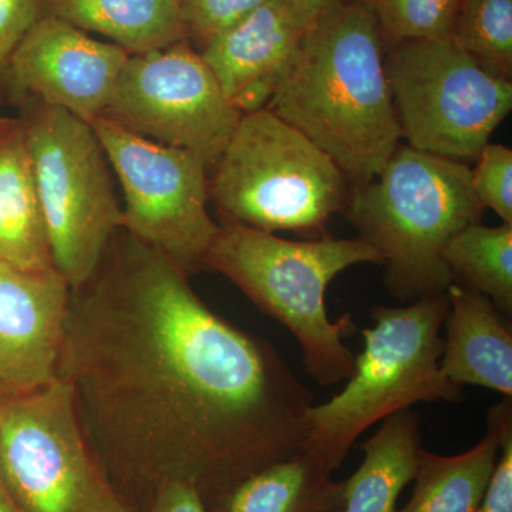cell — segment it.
<instances>
[{"label":"cell","mask_w":512,"mask_h":512,"mask_svg":"<svg viewBox=\"0 0 512 512\" xmlns=\"http://www.w3.org/2000/svg\"><path fill=\"white\" fill-rule=\"evenodd\" d=\"M73 291L59 376L128 512L183 481L212 508L305 453L312 396L268 342L211 311L187 274L126 235Z\"/></svg>","instance_id":"cell-1"},{"label":"cell","mask_w":512,"mask_h":512,"mask_svg":"<svg viewBox=\"0 0 512 512\" xmlns=\"http://www.w3.org/2000/svg\"><path fill=\"white\" fill-rule=\"evenodd\" d=\"M383 42L366 0L329 9L306 33L265 107L332 157L353 187L372 181L402 138Z\"/></svg>","instance_id":"cell-2"},{"label":"cell","mask_w":512,"mask_h":512,"mask_svg":"<svg viewBox=\"0 0 512 512\" xmlns=\"http://www.w3.org/2000/svg\"><path fill=\"white\" fill-rule=\"evenodd\" d=\"M382 265L375 248L360 238L320 237L291 241L271 232L225 224L204 268L224 275L266 315L298 340L303 366L323 387L348 380L356 355L345 345L355 333L350 313L329 318L326 291L350 266Z\"/></svg>","instance_id":"cell-3"},{"label":"cell","mask_w":512,"mask_h":512,"mask_svg":"<svg viewBox=\"0 0 512 512\" xmlns=\"http://www.w3.org/2000/svg\"><path fill=\"white\" fill-rule=\"evenodd\" d=\"M346 218L386 266L384 284L402 302L446 293L454 284L443 251L481 222L483 205L461 161L399 146L372 181L353 187Z\"/></svg>","instance_id":"cell-4"},{"label":"cell","mask_w":512,"mask_h":512,"mask_svg":"<svg viewBox=\"0 0 512 512\" xmlns=\"http://www.w3.org/2000/svg\"><path fill=\"white\" fill-rule=\"evenodd\" d=\"M447 309L446 293H440L370 311L375 326L362 332L365 348L345 389L308 412L305 453L328 473L342 466L360 434L377 421L416 403L463 402V387L440 367Z\"/></svg>","instance_id":"cell-5"},{"label":"cell","mask_w":512,"mask_h":512,"mask_svg":"<svg viewBox=\"0 0 512 512\" xmlns=\"http://www.w3.org/2000/svg\"><path fill=\"white\" fill-rule=\"evenodd\" d=\"M214 168L210 200L227 224L320 238L348 202L332 157L268 109L242 114Z\"/></svg>","instance_id":"cell-6"},{"label":"cell","mask_w":512,"mask_h":512,"mask_svg":"<svg viewBox=\"0 0 512 512\" xmlns=\"http://www.w3.org/2000/svg\"><path fill=\"white\" fill-rule=\"evenodd\" d=\"M20 120L53 265L76 291L124 225L113 170L92 124L69 111L35 101Z\"/></svg>","instance_id":"cell-7"},{"label":"cell","mask_w":512,"mask_h":512,"mask_svg":"<svg viewBox=\"0 0 512 512\" xmlns=\"http://www.w3.org/2000/svg\"><path fill=\"white\" fill-rule=\"evenodd\" d=\"M0 474L20 512H128L101 468L69 380L0 396Z\"/></svg>","instance_id":"cell-8"},{"label":"cell","mask_w":512,"mask_h":512,"mask_svg":"<svg viewBox=\"0 0 512 512\" xmlns=\"http://www.w3.org/2000/svg\"><path fill=\"white\" fill-rule=\"evenodd\" d=\"M387 82L407 146L476 161L512 109V82L491 73L453 39L393 45Z\"/></svg>","instance_id":"cell-9"},{"label":"cell","mask_w":512,"mask_h":512,"mask_svg":"<svg viewBox=\"0 0 512 512\" xmlns=\"http://www.w3.org/2000/svg\"><path fill=\"white\" fill-rule=\"evenodd\" d=\"M123 190V228L185 274L204 268L221 225L208 211L210 188L200 156L147 140L99 117L92 123Z\"/></svg>","instance_id":"cell-10"},{"label":"cell","mask_w":512,"mask_h":512,"mask_svg":"<svg viewBox=\"0 0 512 512\" xmlns=\"http://www.w3.org/2000/svg\"><path fill=\"white\" fill-rule=\"evenodd\" d=\"M104 119L214 165L242 113L190 42L128 56Z\"/></svg>","instance_id":"cell-11"},{"label":"cell","mask_w":512,"mask_h":512,"mask_svg":"<svg viewBox=\"0 0 512 512\" xmlns=\"http://www.w3.org/2000/svg\"><path fill=\"white\" fill-rule=\"evenodd\" d=\"M128 56L66 20L43 15L10 56L5 84L13 96L92 123L109 106Z\"/></svg>","instance_id":"cell-12"},{"label":"cell","mask_w":512,"mask_h":512,"mask_svg":"<svg viewBox=\"0 0 512 512\" xmlns=\"http://www.w3.org/2000/svg\"><path fill=\"white\" fill-rule=\"evenodd\" d=\"M72 288L55 268L0 262V383L22 393L59 377Z\"/></svg>","instance_id":"cell-13"},{"label":"cell","mask_w":512,"mask_h":512,"mask_svg":"<svg viewBox=\"0 0 512 512\" xmlns=\"http://www.w3.org/2000/svg\"><path fill=\"white\" fill-rule=\"evenodd\" d=\"M315 20L292 0H269L200 53L242 114L265 109L276 80Z\"/></svg>","instance_id":"cell-14"},{"label":"cell","mask_w":512,"mask_h":512,"mask_svg":"<svg viewBox=\"0 0 512 512\" xmlns=\"http://www.w3.org/2000/svg\"><path fill=\"white\" fill-rule=\"evenodd\" d=\"M440 367L451 383L512 397V332L494 303L466 286H448Z\"/></svg>","instance_id":"cell-15"},{"label":"cell","mask_w":512,"mask_h":512,"mask_svg":"<svg viewBox=\"0 0 512 512\" xmlns=\"http://www.w3.org/2000/svg\"><path fill=\"white\" fill-rule=\"evenodd\" d=\"M0 262L55 268L22 120L8 117H0Z\"/></svg>","instance_id":"cell-16"},{"label":"cell","mask_w":512,"mask_h":512,"mask_svg":"<svg viewBox=\"0 0 512 512\" xmlns=\"http://www.w3.org/2000/svg\"><path fill=\"white\" fill-rule=\"evenodd\" d=\"M512 413V399L491 407L483 439L466 453L439 456L421 448L412 498L397 512H478L490 480L501 429Z\"/></svg>","instance_id":"cell-17"},{"label":"cell","mask_w":512,"mask_h":512,"mask_svg":"<svg viewBox=\"0 0 512 512\" xmlns=\"http://www.w3.org/2000/svg\"><path fill=\"white\" fill-rule=\"evenodd\" d=\"M345 481L308 453L269 464L239 481L211 512H343Z\"/></svg>","instance_id":"cell-18"},{"label":"cell","mask_w":512,"mask_h":512,"mask_svg":"<svg viewBox=\"0 0 512 512\" xmlns=\"http://www.w3.org/2000/svg\"><path fill=\"white\" fill-rule=\"evenodd\" d=\"M360 446L365 458L345 480V511L397 512L400 494L416 476L421 450L420 416L400 410Z\"/></svg>","instance_id":"cell-19"},{"label":"cell","mask_w":512,"mask_h":512,"mask_svg":"<svg viewBox=\"0 0 512 512\" xmlns=\"http://www.w3.org/2000/svg\"><path fill=\"white\" fill-rule=\"evenodd\" d=\"M45 15L99 33L130 55L187 40L178 0H45Z\"/></svg>","instance_id":"cell-20"},{"label":"cell","mask_w":512,"mask_h":512,"mask_svg":"<svg viewBox=\"0 0 512 512\" xmlns=\"http://www.w3.org/2000/svg\"><path fill=\"white\" fill-rule=\"evenodd\" d=\"M443 259L456 284L483 293L511 320L512 224L468 225L448 241Z\"/></svg>","instance_id":"cell-21"},{"label":"cell","mask_w":512,"mask_h":512,"mask_svg":"<svg viewBox=\"0 0 512 512\" xmlns=\"http://www.w3.org/2000/svg\"><path fill=\"white\" fill-rule=\"evenodd\" d=\"M451 39L481 66L512 77V0H463Z\"/></svg>","instance_id":"cell-22"},{"label":"cell","mask_w":512,"mask_h":512,"mask_svg":"<svg viewBox=\"0 0 512 512\" xmlns=\"http://www.w3.org/2000/svg\"><path fill=\"white\" fill-rule=\"evenodd\" d=\"M383 40L399 45L451 39L463 0H366Z\"/></svg>","instance_id":"cell-23"},{"label":"cell","mask_w":512,"mask_h":512,"mask_svg":"<svg viewBox=\"0 0 512 512\" xmlns=\"http://www.w3.org/2000/svg\"><path fill=\"white\" fill-rule=\"evenodd\" d=\"M266 2L269 0H178L187 42L192 40L201 52Z\"/></svg>","instance_id":"cell-24"},{"label":"cell","mask_w":512,"mask_h":512,"mask_svg":"<svg viewBox=\"0 0 512 512\" xmlns=\"http://www.w3.org/2000/svg\"><path fill=\"white\" fill-rule=\"evenodd\" d=\"M471 187L483 208H490L505 224H512V150L490 144L471 168Z\"/></svg>","instance_id":"cell-25"},{"label":"cell","mask_w":512,"mask_h":512,"mask_svg":"<svg viewBox=\"0 0 512 512\" xmlns=\"http://www.w3.org/2000/svg\"><path fill=\"white\" fill-rule=\"evenodd\" d=\"M45 15V0H0V80L10 56L30 29Z\"/></svg>","instance_id":"cell-26"},{"label":"cell","mask_w":512,"mask_h":512,"mask_svg":"<svg viewBox=\"0 0 512 512\" xmlns=\"http://www.w3.org/2000/svg\"><path fill=\"white\" fill-rule=\"evenodd\" d=\"M478 512H512V413L504 420L500 451Z\"/></svg>","instance_id":"cell-27"},{"label":"cell","mask_w":512,"mask_h":512,"mask_svg":"<svg viewBox=\"0 0 512 512\" xmlns=\"http://www.w3.org/2000/svg\"><path fill=\"white\" fill-rule=\"evenodd\" d=\"M146 512H211L197 488L174 481L161 488Z\"/></svg>","instance_id":"cell-28"},{"label":"cell","mask_w":512,"mask_h":512,"mask_svg":"<svg viewBox=\"0 0 512 512\" xmlns=\"http://www.w3.org/2000/svg\"><path fill=\"white\" fill-rule=\"evenodd\" d=\"M299 8L305 10L313 19H318L320 15L328 12L329 9L335 8L346 0H292Z\"/></svg>","instance_id":"cell-29"},{"label":"cell","mask_w":512,"mask_h":512,"mask_svg":"<svg viewBox=\"0 0 512 512\" xmlns=\"http://www.w3.org/2000/svg\"><path fill=\"white\" fill-rule=\"evenodd\" d=\"M0 512H20L18 505H16L13 498L10 497L2 474H0Z\"/></svg>","instance_id":"cell-30"},{"label":"cell","mask_w":512,"mask_h":512,"mask_svg":"<svg viewBox=\"0 0 512 512\" xmlns=\"http://www.w3.org/2000/svg\"><path fill=\"white\" fill-rule=\"evenodd\" d=\"M5 393V389H3L2 383H0V396Z\"/></svg>","instance_id":"cell-31"}]
</instances>
